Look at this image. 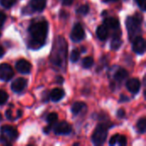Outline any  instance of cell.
I'll list each match as a JSON object with an SVG mask.
<instances>
[{
	"mask_svg": "<svg viewBox=\"0 0 146 146\" xmlns=\"http://www.w3.org/2000/svg\"><path fill=\"white\" fill-rule=\"evenodd\" d=\"M61 1H62V4L68 6V5H71V4L74 3V0H61Z\"/></svg>",
	"mask_w": 146,
	"mask_h": 146,
	"instance_id": "1f68e13d",
	"label": "cell"
},
{
	"mask_svg": "<svg viewBox=\"0 0 146 146\" xmlns=\"http://www.w3.org/2000/svg\"><path fill=\"white\" fill-rule=\"evenodd\" d=\"M97 36L100 40H106L109 36L108 27L105 25H101L97 29Z\"/></svg>",
	"mask_w": 146,
	"mask_h": 146,
	"instance_id": "9a60e30c",
	"label": "cell"
},
{
	"mask_svg": "<svg viewBox=\"0 0 146 146\" xmlns=\"http://www.w3.org/2000/svg\"><path fill=\"white\" fill-rule=\"evenodd\" d=\"M31 39L29 41V47L31 49H39L44 44L47 33H48V23L46 21H39L32 23L28 28Z\"/></svg>",
	"mask_w": 146,
	"mask_h": 146,
	"instance_id": "6da1fadb",
	"label": "cell"
},
{
	"mask_svg": "<svg viewBox=\"0 0 146 146\" xmlns=\"http://www.w3.org/2000/svg\"><path fill=\"white\" fill-rule=\"evenodd\" d=\"M79 59H80V51H79V50H77V49L73 50L72 52H71V56H70L71 62H78Z\"/></svg>",
	"mask_w": 146,
	"mask_h": 146,
	"instance_id": "cb8c5ba5",
	"label": "cell"
},
{
	"mask_svg": "<svg viewBox=\"0 0 146 146\" xmlns=\"http://www.w3.org/2000/svg\"><path fill=\"white\" fill-rule=\"evenodd\" d=\"M2 121V115L0 114V121Z\"/></svg>",
	"mask_w": 146,
	"mask_h": 146,
	"instance_id": "8d00e7d4",
	"label": "cell"
},
{
	"mask_svg": "<svg viewBox=\"0 0 146 146\" xmlns=\"http://www.w3.org/2000/svg\"><path fill=\"white\" fill-rule=\"evenodd\" d=\"M57 47V51H56V55L51 56V62L57 66H61L63 62V60L65 61L66 55H67V45L66 42L62 38H59L57 40V44H56Z\"/></svg>",
	"mask_w": 146,
	"mask_h": 146,
	"instance_id": "7a4b0ae2",
	"label": "cell"
},
{
	"mask_svg": "<svg viewBox=\"0 0 146 146\" xmlns=\"http://www.w3.org/2000/svg\"><path fill=\"white\" fill-rule=\"evenodd\" d=\"M117 116H118L119 118H122V117L125 116V112H124V110H123L122 109H121V110H119L117 111Z\"/></svg>",
	"mask_w": 146,
	"mask_h": 146,
	"instance_id": "4dcf8cb0",
	"label": "cell"
},
{
	"mask_svg": "<svg viewBox=\"0 0 146 146\" xmlns=\"http://www.w3.org/2000/svg\"><path fill=\"white\" fill-rule=\"evenodd\" d=\"M64 96V92L63 90L60 89V88H55L50 92V98L53 102H58L60 101Z\"/></svg>",
	"mask_w": 146,
	"mask_h": 146,
	"instance_id": "4fadbf2b",
	"label": "cell"
},
{
	"mask_svg": "<svg viewBox=\"0 0 146 146\" xmlns=\"http://www.w3.org/2000/svg\"><path fill=\"white\" fill-rule=\"evenodd\" d=\"M85 37V31L83 27L80 23H76L71 32L70 38L74 42H79L82 40Z\"/></svg>",
	"mask_w": 146,
	"mask_h": 146,
	"instance_id": "52a82bcc",
	"label": "cell"
},
{
	"mask_svg": "<svg viewBox=\"0 0 146 146\" xmlns=\"http://www.w3.org/2000/svg\"><path fill=\"white\" fill-rule=\"evenodd\" d=\"M140 81L138 79H130L127 82V88L132 93H137L140 89Z\"/></svg>",
	"mask_w": 146,
	"mask_h": 146,
	"instance_id": "7c38bea8",
	"label": "cell"
},
{
	"mask_svg": "<svg viewBox=\"0 0 146 146\" xmlns=\"http://www.w3.org/2000/svg\"><path fill=\"white\" fill-rule=\"evenodd\" d=\"M14 76V71L8 63L0 64V79L4 81L10 80Z\"/></svg>",
	"mask_w": 146,
	"mask_h": 146,
	"instance_id": "8992f818",
	"label": "cell"
},
{
	"mask_svg": "<svg viewBox=\"0 0 146 146\" xmlns=\"http://www.w3.org/2000/svg\"><path fill=\"white\" fill-rule=\"evenodd\" d=\"M137 129L140 133H145L146 129V120L145 118H141L137 123Z\"/></svg>",
	"mask_w": 146,
	"mask_h": 146,
	"instance_id": "ffe728a7",
	"label": "cell"
},
{
	"mask_svg": "<svg viewBox=\"0 0 146 146\" xmlns=\"http://www.w3.org/2000/svg\"><path fill=\"white\" fill-rule=\"evenodd\" d=\"M139 7L141 9V10L145 11L146 9V6H145V0H136Z\"/></svg>",
	"mask_w": 146,
	"mask_h": 146,
	"instance_id": "83f0119b",
	"label": "cell"
},
{
	"mask_svg": "<svg viewBox=\"0 0 146 146\" xmlns=\"http://www.w3.org/2000/svg\"><path fill=\"white\" fill-rule=\"evenodd\" d=\"M15 68L19 73L21 74H28L30 73V70L32 68L31 63L29 62H27V60L24 59H21L19 61L16 62L15 63Z\"/></svg>",
	"mask_w": 146,
	"mask_h": 146,
	"instance_id": "30bf717a",
	"label": "cell"
},
{
	"mask_svg": "<svg viewBox=\"0 0 146 146\" xmlns=\"http://www.w3.org/2000/svg\"><path fill=\"white\" fill-rule=\"evenodd\" d=\"M5 20H6V15H5V14L3 13V12H0V27L3 25Z\"/></svg>",
	"mask_w": 146,
	"mask_h": 146,
	"instance_id": "f546056e",
	"label": "cell"
},
{
	"mask_svg": "<svg viewBox=\"0 0 146 146\" xmlns=\"http://www.w3.org/2000/svg\"><path fill=\"white\" fill-rule=\"evenodd\" d=\"M121 44H122V41H121V38L119 36H115L113 38V39L111 40L110 48L113 50H118L121 46Z\"/></svg>",
	"mask_w": 146,
	"mask_h": 146,
	"instance_id": "d6986e66",
	"label": "cell"
},
{
	"mask_svg": "<svg viewBox=\"0 0 146 146\" xmlns=\"http://www.w3.org/2000/svg\"><path fill=\"white\" fill-rule=\"evenodd\" d=\"M126 24L130 39H133L135 37L139 36V33H141V21L138 17L129 16L127 19Z\"/></svg>",
	"mask_w": 146,
	"mask_h": 146,
	"instance_id": "3957f363",
	"label": "cell"
},
{
	"mask_svg": "<svg viewBox=\"0 0 146 146\" xmlns=\"http://www.w3.org/2000/svg\"><path fill=\"white\" fill-rule=\"evenodd\" d=\"M6 117L9 120H14L13 116H12V111L11 110H7L6 111Z\"/></svg>",
	"mask_w": 146,
	"mask_h": 146,
	"instance_id": "d6a6232c",
	"label": "cell"
},
{
	"mask_svg": "<svg viewBox=\"0 0 146 146\" xmlns=\"http://www.w3.org/2000/svg\"><path fill=\"white\" fill-rule=\"evenodd\" d=\"M71 130H72L71 126L66 121H61V122L57 123L54 127L55 133L58 134V135L68 134L71 132Z\"/></svg>",
	"mask_w": 146,
	"mask_h": 146,
	"instance_id": "9c48e42d",
	"label": "cell"
},
{
	"mask_svg": "<svg viewBox=\"0 0 146 146\" xmlns=\"http://www.w3.org/2000/svg\"><path fill=\"white\" fill-rule=\"evenodd\" d=\"M127 76H128V73H127V71L126 69H124V68H119V69L115 72V75H114V78H115L117 81H122V80H124Z\"/></svg>",
	"mask_w": 146,
	"mask_h": 146,
	"instance_id": "e0dca14e",
	"label": "cell"
},
{
	"mask_svg": "<svg viewBox=\"0 0 146 146\" xmlns=\"http://www.w3.org/2000/svg\"><path fill=\"white\" fill-rule=\"evenodd\" d=\"M31 7L36 11H42L46 5V0H31Z\"/></svg>",
	"mask_w": 146,
	"mask_h": 146,
	"instance_id": "2e32d148",
	"label": "cell"
},
{
	"mask_svg": "<svg viewBox=\"0 0 146 146\" xmlns=\"http://www.w3.org/2000/svg\"><path fill=\"white\" fill-rule=\"evenodd\" d=\"M57 119H58V115H57L56 113H50V114L47 116L46 121H47V122L49 123V125L51 127V125H53V124L57 121Z\"/></svg>",
	"mask_w": 146,
	"mask_h": 146,
	"instance_id": "603a6c76",
	"label": "cell"
},
{
	"mask_svg": "<svg viewBox=\"0 0 146 146\" xmlns=\"http://www.w3.org/2000/svg\"><path fill=\"white\" fill-rule=\"evenodd\" d=\"M104 25L112 29H118L120 27L119 20L115 17H108L104 20Z\"/></svg>",
	"mask_w": 146,
	"mask_h": 146,
	"instance_id": "5bb4252c",
	"label": "cell"
},
{
	"mask_svg": "<svg viewBox=\"0 0 146 146\" xmlns=\"http://www.w3.org/2000/svg\"><path fill=\"white\" fill-rule=\"evenodd\" d=\"M133 49L134 52L137 54H144L145 50V39L140 37L137 36L133 38Z\"/></svg>",
	"mask_w": 146,
	"mask_h": 146,
	"instance_id": "ba28073f",
	"label": "cell"
},
{
	"mask_svg": "<svg viewBox=\"0 0 146 146\" xmlns=\"http://www.w3.org/2000/svg\"><path fill=\"white\" fill-rule=\"evenodd\" d=\"M118 138H119V134H115L114 136L111 137L110 140V145H115L117 144V141H118Z\"/></svg>",
	"mask_w": 146,
	"mask_h": 146,
	"instance_id": "f1b7e54d",
	"label": "cell"
},
{
	"mask_svg": "<svg viewBox=\"0 0 146 146\" xmlns=\"http://www.w3.org/2000/svg\"><path fill=\"white\" fill-rule=\"evenodd\" d=\"M86 108V104L83 102H77L72 107V112L74 115H79L84 109Z\"/></svg>",
	"mask_w": 146,
	"mask_h": 146,
	"instance_id": "ac0fdd59",
	"label": "cell"
},
{
	"mask_svg": "<svg viewBox=\"0 0 146 146\" xmlns=\"http://www.w3.org/2000/svg\"><path fill=\"white\" fill-rule=\"evenodd\" d=\"M102 1L104 2V3H110V2H116L118 0H102Z\"/></svg>",
	"mask_w": 146,
	"mask_h": 146,
	"instance_id": "d590c367",
	"label": "cell"
},
{
	"mask_svg": "<svg viewBox=\"0 0 146 146\" xmlns=\"http://www.w3.org/2000/svg\"><path fill=\"white\" fill-rule=\"evenodd\" d=\"M7 100H8V94L6 93V92L0 90V105L4 104Z\"/></svg>",
	"mask_w": 146,
	"mask_h": 146,
	"instance_id": "484cf974",
	"label": "cell"
},
{
	"mask_svg": "<svg viewBox=\"0 0 146 146\" xmlns=\"http://www.w3.org/2000/svg\"><path fill=\"white\" fill-rule=\"evenodd\" d=\"M3 55H4V50L3 49L2 46H0V58H1Z\"/></svg>",
	"mask_w": 146,
	"mask_h": 146,
	"instance_id": "836d02e7",
	"label": "cell"
},
{
	"mask_svg": "<svg viewBox=\"0 0 146 146\" xmlns=\"http://www.w3.org/2000/svg\"><path fill=\"white\" fill-rule=\"evenodd\" d=\"M117 143L120 145H127V138L125 136H120L119 135V138H118V141Z\"/></svg>",
	"mask_w": 146,
	"mask_h": 146,
	"instance_id": "4316f807",
	"label": "cell"
},
{
	"mask_svg": "<svg viewBox=\"0 0 146 146\" xmlns=\"http://www.w3.org/2000/svg\"><path fill=\"white\" fill-rule=\"evenodd\" d=\"M1 134L3 142L7 145L10 144V142L12 141H15L18 137L17 131L14 127L8 125L1 127Z\"/></svg>",
	"mask_w": 146,
	"mask_h": 146,
	"instance_id": "5b68a950",
	"label": "cell"
},
{
	"mask_svg": "<svg viewBox=\"0 0 146 146\" xmlns=\"http://www.w3.org/2000/svg\"><path fill=\"white\" fill-rule=\"evenodd\" d=\"M27 80L24 78H18L16 79L11 85V89L15 92H22L25 87L27 86Z\"/></svg>",
	"mask_w": 146,
	"mask_h": 146,
	"instance_id": "8fae6325",
	"label": "cell"
},
{
	"mask_svg": "<svg viewBox=\"0 0 146 146\" xmlns=\"http://www.w3.org/2000/svg\"><path fill=\"white\" fill-rule=\"evenodd\" d=\"M15 3V0H0V3L3 7L5 9H9L11 8Z\"/></svg>",
	"mask_w": 146,
	"mask_h": 146,
	"instance_id": "d4e9b609",
	"label": "cell"
},
{
	"mask_svg": "<svg viewBox=\"0 0 146 146\" xmlns=\"http://www.w3.org/2000/svg\"><path fill=\"white\" fill-rule=\"evenodd\" d=\"M94 63V60L92 56H86L82 61V66L85 68H90Z\"/></svg>",
	"mask_w": 146,
	"mask_h": 146,
	"instance_id": "44dd1931",
	"label": "cell"
},
{
	"mask_svg": "<svg viewBox=\"0 0 146 146\" xmlns=\"http://www.w3.org/2000/svg\"><path fill=\"white\" fill-rule=\"evenodd\" d=\"M56 81H57L58 83H62V82H63V79H62L61 76H59V77H57V79H56Z\"/></svg>",
	"mask_w": 146,
	"mask_h": 146,
	"instance_id": "e575fe53",
	"label": "cell"
},
{
	"mask_svg": "<svg viewBox=\"0 0 146 146\" xmlns=\"http://www.w3.org/2000/svg\"><path fill=\"white\" fill-rule=\"evenodd\" d=\"M89 12V6L87 4H83L77 9V14L80 15H86Z\"/></svg>",
	"mask_w": 146,
	"mask_h": 146,
	"instance_id": "7402d4cb",
	"label": "cell"
},
{
	"mask_svg": "<svg viewBox=\"0 0 146 146\" xmlns=\"http://www.w3.org/2000/svg\"><path fill=\"white\" fill-rule=\"evenodd\" d=\"M108 127L105 124H101L99 126H98V127L96 128V130L93 133L92 135V141L95 145H103L107 138V134H108Z\"/></svg>",
	"mask_w": 146,
	"mask_h": 146,
	"instance_id": "277c9868",
	"label": "cell"
}]
</instances>
